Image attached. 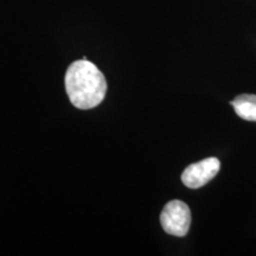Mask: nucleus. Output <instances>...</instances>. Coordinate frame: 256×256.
I'll return each mask as SVG.
<instances>
[{
	"label": "nucleus",
	"instance_id": "20e7f679",
	"mask_svg": "<svg viewBox=\"0 0 256 256\" xmlns=\"http://www.w3.org/2000/svg\"><path fill=\"white\" fill-rule=\"evenodd\" d=\"M235 113L243 120L256 121V95L242 94L230 102Z\"/></svg>",
	"mask_w": 256,
	"mask_h": 256
},
{
	"label": "nucleus",
	"instance_id": "f257e3e1",
	"mask_svg": "<svg viewBox=\"0 0 256 256\" xmlns=\"http://www.w3.org/2000/svg\"><path fill=\"white\" fill-rule=\"evenodd\" d=\"M66 90L76 108L92 110L104 101L107 82L94 63L83 58L72 62L66 70Z\"/></svg>",
	"mask_w": 256,
	"mask_h": 256
},
{
	"label": "nucleus",
	"instance_id": "7ed1b4c3",
	"mask_svg": "<svg viewBox=\"0 0 256 256\" xmlns=\"http://www.w3.org/2000/svg\"><path fill=\"white\" fill-rule=\"evenodd\" d=\"M220 168V160L211 156L194 164L188 165L182 174V182L190 188H198L215 178Z\"/></svg>",
	"mask_w": 256,
	"mask_h": 256
},
{
	"label": "nucleus",
	"instance_id": "f03ea898",
	"mask_svg": "<svg viewBox=\"0 0 256 256\" xmlns=\"http://www.w3.org/2000/svg\"><path fill=\"white\" fill-rule=\"evenodd\" d=\"M162 229L170 235L183 238L188 232L191 224L190 209L184 202L171 200L164 206L160 215Z\"/></svg>",
	"mask_w": 256,
	"mask_h": 256
}]
</instances>
